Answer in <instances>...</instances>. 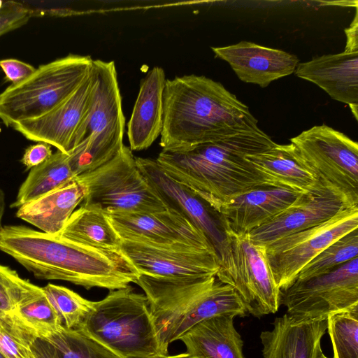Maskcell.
I'll return each mask as SVG.
<instances>
[{
    "instance_id": "cell-42",
    "label": "cell",
    "mask_w": 358,
    "mask_h": 358,
    "mask_svg": "<svg viewBox=\"0 0 358 358\" xmlns=\"http://www.w3.org/2000/svg\"><path fill=\"white\" fill-rule=\"evenodd\" d=\"M0 358H6L2 353L0 352Z\"/></svg>"
},
{
    "instance_id": "cell-21",
    "label": "cell",
    "mask_w": 358,
    "mask_h": 358,
    "mask_svg": "<svg viewBox=\"0 0 358 358\" xmlns=\"http://www.w3.org/2000/svg\"><path fill=\"white\" fill-rule=\"evenodd\" d=\"M296 76L324 90L332 99L348 104L358 102V51L316 57L299 63Z\"/></svg>"
},
{
    "instance_id": "cell-43",
    "label": "cell",
    "mask_w": 358,
    "mask_h": 358,
    "mask_svg": "<svg viewBox=\"0 0 358 358\" xmlns=\"http://www.w3.org/2000/svg\"><path fill=\"white\" fill-rule=\"evenodd\" d=\"M322 358H328V357H327L324 355L322 356Z\"/></svg>"
},
{
    "instance_id": "cell-4",
    "label": "cell",
    "mask_w": 358,
    "mask_h": 358,
    "mask_svg": "<svg viewBox=\"0 0 358 358\" xmlns=\"http://www.w3.org/2000/svg\"><path fill=\"white\" fill-rule=\"evenodd\" d=\"M91 76L90 105L68 153L76 177L102 166L124 145L125 119L115 62L93 59Z\"/></svg>"
},
{
    "instance_id": "cell-16",
    "label": "cell",
    "mask_w": 358,
    "mask_h": 358,
    "mask_svg": "<svg viewBox=\"0 0 358 358\" xmlns=\"http://www.w3.org/2000/svg\"><path fill=\"white\" fill-rule=\"evenodd\" d=\"M92 78L91 72L76 90L64 101L46 114L19 122L13 128L26 138L45 143L57 150L69 153L72 143L91 99Z\"/></svg>"
},
{
    "instance_id": "cell-39",
    "label": "cell",
    "mask_w": 358,
    "mask_h": 358,
    "mask_svg": "<svg viewBox=\"0 0 358 358\" xmlns=\"http://www.w3.org/2000/svg\"><path fill=\"white\" fill-rule=\"evenodd\" d=\"M357 28H358L357 7H356V13H355V18H354L352 24H350V26L348 29H345L346 38H347L345 51H348V52L358 51Z\"/></svg>"
},
{
    "instance_id": "cell-14",
    "label": "cell",
    "mask_w": 358,
    "mask_h": 358,
    "mask_svg": "<svg viewBox=\"0 0 358 358\" xmlns=\"http://www.w3.org/2000/svg\"><path fill=\"white\" fill-rule=\"evenodd\" d=\"M136 164L166 208L186 217L201 231L218 257L226 240L218 213L186 186L166 174L156 159L136 157Z\"/></svg>"
},
{
    "instance_id": "cell-35",
    "label": "cell",
    "mask_w": 358,
    "mask_h": 358,
    "mask_svg": "<svg viewBox=\"0 0 358 358\" xmlns=\"http://www.w3.org/2000/svg\"><path fill=\"white\" fill-rule=\"evenodd\" d=\"M33 11L22 3L0 1V37L25 24Z\"/></svg>"
},
{
    "instance_id": "cell-19",
    "label": "cell",
    "mask_w": 358,
    "mask_h": 358,
    "mask_svg": "<svg viewBox=\"0 0 358 358\" xmlns=\"http://www.w3.org/2000/svg\"><path fill=\"white\" fill-rule=\"evenodd\" d=\"M300 194L280 187H259L230 199L217 213L224 231L249 234L287 208Z\"/></svg>"
},
{
    "instance_id": "cell-28",
    "label": "cell",
    "mask_w": 358,
    "mask_h": 358,
    "mask_svg": "<svg viewBox=\"0 0 358 358\" xmlns=\"http://www.w3.org/2000/svg\"><path fill=\"white\" fill-rule=\"evenodd\" d=\"M13 315L41 338H45L62 326L58 314L47 299L42 287L29 281H27Z\"/></svg>"
},
{
    "instance_id": "cell-8",
    "label": "cell",
    "mask_w": 358,
    "mask_h": 358,
    "mask_svg": "<svg viewBox=\"0 0 358 358\" xmlns=\"http://www.w3.org/2000/svg\"><path fill=\"white\" fill-rule=\"evenodd\" d=\"M225 234L217 278L235 290L248 313L261 317L276 313L280 289L274 281L265 246L255 244L248 234L229 230Z\"/></svg>"
},
{
    "instance_id": "cell-18",
    "label": "cell",
    "mask_w": 358,
    "mask_h": 358,
    "mask_svg": "<svg viewBox=\"0 0 358 358\" xmlns=\"http://www.w3.org/2000/svg\"><path fill=\"white\" fill-rule=\"evenodd\" d=\"M211 49L216 57L230 65L241 80L261 87L291 75L299 64L294 55L252 42L241 41Z\"/></svg>"
},
{
    "instance_id": "cell-31",
    "label": "cell",
    "mask_w": 358,
    "mask_h": 358,
    "mask_svg": "<svg viewBox=\"0 0 358 358\" xmlns=\"http://www.w3.org/2000/svg\"><path fill=\"white\" fill-rule=\"evenodd\" d=\"M327 324L334 358H358V308L329 315Z\"/></svg>"
},
{
    "instance_id": "cell-25",
    "label": "cell",
    "mask_w": 358,
    "mask_h": 358,
    "mask_svg": "<svg viewBox=\"0 0 358 358\" xmlns=\"http://www.w3.org/2000/svg\"><path fill=\"white\" fill-rule=\"evenodd\" d=\"M247 159L272 182L273 187L308 193L324 188L299 158L292 143L275 145Z\"/></svg>"
},
{
    "instance_id": "cell-33",
    "label": "cell",
    "mask_w": 358,
    "mask_h": 358,
    "mask_svg": "<svg viewBox=\"0 0 358 358\" xmlns=\"http://www.w3.org/2000/svg\"><path fill=\"white\" fill-rule=\"evenodd\" d=\"M37 338L15 315L0 314V352L6 358H31L30 348Z\"/></svg>"
},
{
    "instance_id": "cell-41",
    "label": "cell",
    "mask_w": 358,
    "mask_h": 358,
    "mask_svg": "<svg viewBox=\"0 0 358 358\" xmlns=\"http://www.w3.org/2000/svg\"><path fill=\"white\" fill-rule=\"evenodd\" d=\"M155 358H192L191 356L187 353H181L178 355H165V356H160L157 357Z\"/></svg>"
},
{
    "instance_id": "cell-23",
    "label": "cell",
    "mask_w": 358,
    "mask_h": 358,
    "mask_svg": "<svg viewBox=\"0 0 358 358\" xmlns=\"http://www.w3.org/2000/svg\"><path fill=\"white\" fill-rule=\"evenodd\" d=\"M85 196L84 186L77 179L27 203L16 216L43 232L59 236L68 220Z\"/></svg>"
},
{
    "instance_id": "cell-34",
    "label": "cell",
    "mask_w": 358,
    "mask_h": 358,
    "mask_svg": "<svg viewBox=\"0 0 358 358\" xmlns=\"http://www.w3.org/2000/svg\"><path fill=\"white\" fill-rule=\"evenodd\" d=\"M27 281L15 271L0 264V314L13 315Z\"/></svg>"
},
{
    "instance_id": "cell-27",
    "label": "cell",
    "mask_w": 358,
    "mask_h": 358,
    "mask_svg": "<svg viewBox=\"0 0 358 358\" xmlns=\"http://www.w3.org/2000/svg\"><path fill=\"white\" fill-rule=\"evenodd\" d=\"M68 153L57 150L43 164L31 169L21 185L12 208H20L76 179Z\"/></svg>"
},
{
    "instance_id": "cell-11",
    "label": "cell",
    "mask_w": 358,
    "mask_h": 358,
    "mask_svg": "<svg viewBox=\"0 0 358 358\" xmlns=\"http://www.w3.org/2000/svg\"><path fill=\"white\" fill-rule=\"evenodd\" d=\"M120 250L137 269L140 287L194 284L218 270L215 252L192 245L122 239Z\"/></svg>"
},
{
    "instance_id": "cell-5",
    "label": "cell",
    "mask_w": 358,
    "mask_h": 358,
    "mask_svg": "<svg viewBox=\"0 0 358 358\" xmlns=\"http://www.w3.org/2000/svg\"><path fill=\"white\" fill-rule=\"evenodd\" d=\"M78 329L93 338L119 358L165 356L157 337L145 295L126 287L110 290L94 301Z\"/></svg>"
},
{
    "instance_id": "cell-9",
    "label": "cell",
    "mask_w": 358,
    "mask_h": 358,
    "mask_svg": "<svg viewBox=\"0 0 358 358\" xmlns=\"http://www.w3.org/2000/svg\"><path fill=\"white\" fill-rule=\"evenodd\" d=\"M77 179L85 189L83 204L97 207L106 214L154 213L167 208L125 145L110 160Z\"/></svg>"
},
{
    "instance_id": "cell-10",
    "label": "cell",
    "mask_w": 358,
    "mask_h": 358,
    "mask_svg": "<svg viewBox=\"0 0 358 358\" xmlns=\"http://www.w3.org/2000/svg\"><path fill=\"white\" fill-rule=\"evenodd\" d=\"M297 155L318 183L347 207L358 205V144L327 125L292 138Z\"/></svg>"
},
{
    "instance_id": "cell-7",
    "label": "cell",
    "mask_w": 358,
    "mask_h": 358,
    "mask_svg": "<svg viewBox=\"0 0 358 358\" xmlns=\"http://www.w3.org/2000/svg\"><path fill=\"white\" fill-rule=\"evenodd\" d=\"M89 55L70 54L40 66L0 94V119L7 127L39 117L69 98L90 73Z\"/></svg>"
},
{
    "instance_id": "cell-15",
    "label": "cell",
    "mask_w": 358,
    "mask_h": 358,
    "mask_svg": "<svg viewBox=\"0 0 358 358\" xmlns=\"http://www.w3.org/2000/svg\"><path fill=\"white\" fill-rule=\"evenodd\" d=\"M106 215L121 239L161 245L185 244L215 252L205 235L173 209Z\"/></svg>"
},
{
    "instance_id": "cell-12",
    "label": "cell",
    "mask_w": 358,
    "mask_h": 358,
    "mask_svg": "<svg viewBox=\"0 0 358 358\" xmlns=\"http://www.w3.org/2000/svg\"><path fill=\"white\" fill-rule=\"evenodd\" d=\"M298 320H327L358 308V257L334 270L304 280H295L280 291V305Z\"/></svg>"
},
{
    "instance_id": "cell-26",
    "label": "cell",
    "mask_w": 358,
    "mask_h": 358,
    "mask_svg": "<svg viewBox=\"0 0 358 358\" xmlns=\"http://www.w3.org/2000/svg\"><path fill=\"white\" fill-rule=\"evenodd\" d=\"M59 236L78 244L110 250H120L122 241L106 214L85 204L73 213Z\"/></svg>"
},
{
    "instance_id": "cell-38",
    "label": "cell",
    "mask_w": 358,
    "mask_h": 358,
    "mask_svg": "<svg viewBox=\"0 0 358 358\" xmlns=\"http://www.w3.org/2000/svg\"><path fill=\"white\" fill-rule=\"evenodd\" d=\"M31 358H57L52 345L46 341L37 338L30 348Z\"/></svg>"
},
{
    "instance_id": "cell-1",
    "label": "cell",
    "mask_w": 358,
    "mask_h": 358,
    "mask_svg": "<svg viewBox=\"0 0 358 358\" xmlns=\"http://www.w3.org/2000/svg\"><path fill=\"white\" fill-rule=\"evenodd\" d=\"M275 145L259 127L248 128L190 147L162 150L156 161L166 174L217 212L224 203L240 194L273 187L246 157Z\"/></svg>"
},
{
    "instance_id": "cell-24",
    "label": "cell",
    "mask_w": 358,
    "mask_h": 358,
    "mask_svg": "<svg viewBox=\"0 0 358 358\" xmlns=\"http://www.w3.org/2000/svg\"><path fill=\"white\" fill-rule=\"evenodd\" d=\"M236 316L222 314L194 326L180 340L192 358H244L243 342L234 325Z\"/></svg>"
},
{
    "instance_id": "cell-32",
    "label": "cell",
    "mask_w": 358,
    "mask_h": 358,
    "mask_svg": "<svg viewBox=\"0 0 358 358\" xmlns=\"http://www.w3.org/2000/svg\"><path fill=\"white\" fill-rule=\"evenodd\" d=\"M42 289L58 314L62 325L68 329L78 327L94 305V301L63 286L48 283Z\"/></svg>"
},
{
    "instance_id": "cell-22",
    "label": "cell",
    "mask_w": 358,
    "mask_h": 358,
    "mask_svg": "<svg viewBox=\"0 0 358 358\" xmlns=\"http://www.w3.org/2000/svg\"><path fill=\"white\" fill-rule=\"evenodd\" d=\"M164 69L152 68L142 80L134 108L127 124L129 148L142 150L149 148L161 135L163 128Z\"/></svg>"
},
{
    "instance_id": "cell-29",
    "label": "cell",
    "mask_w": 358,
    "mask_h": 358,
    "mask_svg": "<svg viewBox=\"0 0 358 358\" xmlns=\"http://www.w3.org/2000/svg\"><path fill=\"white\" fill-rule=\"evenodd\" d=\"M42 339L52 345L57 358H119L78 328L68 329L62 325Z\"/></svg>"
},
{
    "instance_id": "cell-36",
    "label": "cell",
    "mask_w": 358,
    "mask_h": 358,
    "mask_svg": "<svg viewBox=\"0 0 358 358\" xmlns=\"http://www.w3.org/2000/svg\"><path fill=\"white\" fill-rule=\"evenodd\" d=\"M0 67L6 79L11 82V85H16L24 81L36 69L33 66L15 59L0 60Z\"/></svg>"
},
{
    "instance_id": "cell-17",
    "label": "cell",
    "mask_w": 358,
    "mask_h": 358,
    "mask_svg": "<svg viewBox=\"0 0 358 358\" xmlns=\"http://www.w3.org/2000/svg\"><path fill=\"white\" fill-rule=\"evenodd\" d=\"M348 208L333 192L321 188L301 193L285 210L248 236L257 245L266 246L290 234L316 226Z\"/></svg>"
},
{
    "instance_id": "cell-20",
    "label": "cell",
    "mask_w": 358,
    "mask_h": 358,
    "mask_svg": "<svg viewBox=\"0 0 358 358\" xmlns=\"http://www.w3.org/2000/svg\"><path fill=\"white\" fill-rule=\"evenodd\" d=\"M327 320H298L285 313L260 338L264 358H322L321 339Z\"/></svg>"
},
{
    "instance_id": "cell-44",
    "label": "cell",
    "mask_w": 358,
    "mask_h": 358,
    "mask_svg": "<svg viewBox=\"0 0 358 358\" xmlns=\"http://www.w3.org/2000/svg\"><path fill=\"white\" fill-rule=\"evenodd\" d=\"M0 130H1V128H0Z\"/></svg>"
},
{
    "instance_id": "cell-37",
    "label": "cell",
    "mask_w": 358,
    "mask_h": 358,
    "mask_svg": "<svg viewBox=\"0 0 358 358\" xmlns=\"http://www.w3.org/2000/svg\"><path fill=\"white\" fill-rule=\"evenodd\" d=\"M50 146L45 143L39 142L28 147L22 158V163L27 169H31L43 164L52 155Z\"/></svg>"
},
{
    "instance_id": "cell-13",
    "label": "cell",
    "mask_w": 358,
    "mask_h": 358,
    "mask_svg": "<svg viewBox=\"0 0 358 358\" xmlns=\"http://www.w3.org/2000/svg\"><path fill=\"white\" fill-rule=\"evenodd\" d=\"M358 229V206L339 211L330 219L290 234L265 246L268 262L277 287L284 290L301 270L338 238Z\"/></svg>"
},
{
    "instance_id": "cell-30",
    "label": "cell",
    "mask_w": 358,
    "mask_h": 358,
    "mask_svg": "<svg viewBox=\"0 0 358 358\" xmlns=\"http://www.w3.org/2000/svg\"><path fill=\"white\" fill-rule=\"evenodd\" d=\"M358 231L353 230L336 240L308 262L296 280H304L327 273L357 257Z\"/></svg>"
},
{
    "instance_id": "cell-6",
    "label": "cell",
    "mask_w": 358,
    "mask_h": 358,
    "mask_svg": "<svg viewBox=\"0 0 358 358\" xmlns=\"http://www.w3.org/2000/svg\"><path fill=\"white\" fill-rule=\"evenodd\" d=\"M151 315L162 349L199 322L216 315L244 317L247 310L235 290L215 276L203 281L163 289L149 299Z\"/></svg>"
},
{
    "instance_id": "cell-3",
    "label": "cell",
    "mask_w": 358,
    "mask_h": 358,
    "mask_svg": "<svg viewBox=\"0 0 358 358\" xmlns=\"http://www.w3.org/2000/svg\"><path fill=\"white\" fill-rule=\"evenodd\" d=\"M258 127L248 107L220 83L203 76L166 79L162 150H177Z\"/></svg>"
},
{
    "instance_id": "cell-40",
    "label": "cell",
    "mask_w": 358,
    "mask_h": 358,
    "mask_svg": "<svg viewBox=\"0 0 358 358\" xmlns=\"http://www.w3.org/2000/svg\"><path fill=\"white\" fill-rule=\"evenodd\" d=\"M5 206H6V202H5V194L0 187V229L2 227L1 225V220L2 217L4 213L5 210Z\"/></svg>"
},
{
    "instance_id": "cell-2",
    "label": "cell",
    "mask_w": 358,
    "mask_h": 358,
    "mask_svg": "<svg viewBox=\"0 0 358 358\" xmlns=\"http://www.w3.org/2000/svg\"><path fill=\"white\" fill-rule=\"evenodd\" d=\"M0 250L36 278L68 281L87 289L124 288L139 275L120 250L87 246L25 226H2Z\"/></svg>"
}]
</instances>
